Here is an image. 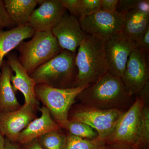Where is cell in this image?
<instances>
[{
  "label": "cell",
  "instance_id": "obj_1",
  "mask_svg": "<svg viewBox=\"0 0 149 149\" xmlns=\"http://www.w3.org/2000/svg\"><path fill=\"white\" fill-rule=\"evenodd\" d=\"M132 96L122 79L108 72L83 90L77 98L86 106L102 109H120L128 106Z\"/></svg>",
  "mask_w": 149,
  "mask_h": 149
},
{
  "label": "cell",
  "instance_id": "obj_2",
  "mask_svg": "<svg viewBox=\"0 0 149 149\" xmlns=\"http://www.w3.org/2000/svg\"><path fill=\"white\" fill-rule=\"evenodd\" d=\"M105 42L88 35L77 48L75 63L77 74L74 87L87 88L109 71Z\"/></svg>",
  "mask_w": 149,
  "mask_h": 149
},
{
  "label": "cell",
  "instance_id": "obj_3",
  "mask_svg": "<svg viewBox=\"0 0 149 149\" xmlns=\"http://www.w3.org/2000/svg\"><path fill=\"white\" fill-rule=\"evenodd\" d=\"M76 54L63 50L30 74L36 84L58 88H75L77 69Z\"/></svg>",
  "mask_w": 149,
  "mask_h": 149
},
{
  "label": "cell",
  "instance_id": "obj_4",
  "mask_svg": "<svg viewBox=\"0 0 149 149\" xmlns=\"http://www.w3.org/2000/svg\"><path fill=\"white\" fill-rule=\"evenodd\" d=\"M16 49L19 61L29 75L63 50L52 31L35 32L31 40L22 42Z\"/></svg>",
  "mask_w": 149,
  "mask_h": 149
},
{
  "label": "cell",
  "instance_id": "obj_5",
  "mask_svg": "<svg viewBox=\"0 0 149 149\" xmlns=\"http://www.w3.org/2000/svg\"><path fill=\"white\" fill-rule=\"evenodd\" d=\"M85 87L58 88L42 84L35 87L36 97L61 128L68 120L70 110Z\"/></svg>",
  "mask_w": 149,
  "mask_h": 149
},
{
  "label": "cell",
  "instance_id": "obj_6",
  "mask_svg": "<svg viewBox=\"0 0 149 149\" xmlns=\"http://www.w3.org/2000/svg\"><path fill=\"white\" fill-rule=\"evenodd\" d=\"M123 112L120 109H102L83 105L72 112L68 120L91 126L97 131L98 139L106 143Z\"/></svg>",
  "mask_w": 149,
  "mask_h": 149
},
{
  "label": "cell",
  "instance_id": "obj_7",
  "mask_svg": "<svg viewBox=\"0 0 149 149\" xmlns=\"http://www.w3.org/2000/svg\"><path fill=\"white\" fill-rule=\"evenodd\" d=\"M140 95L128 110L123 113L106 144L135 146L139 137L142 109L145 100H148Z\"/></svg>",
  "mask_w": 149,
  "mask_h": 149
},
{
  "label": "cell",
  "instance_id": "obj_8",
  "mask_svg": "<svg viewBox=\"0 0 149 149\" xmlns=\"http://www.w3.org/2000/svg\"><path fill=\"white\" fill-rule=\"evenodd\" d=\"M124 16L125 14L117 11L111 13L100 10L91 15L81 17L78 20L86 34L106 42L122 32Z\"/></svg>",
  "mask_w": 149,
  "mask_h": 149
},
{
  "label": "cell",
  "instance_id": "obj_9",
  "mask_svg": "<svg viewBox=\"0 0 149 149\" xmlns=\"http://www.w3.org/2000/svg\"><path fill=\"white\" fill-rule=\"evenodd\" d=\"M105 51L111 74L122 79L130 54L138 45L123 32L105 42Z\"/></svg>",
  "mask_w": 149,
  "mask_h": 149
},
{
  "label": "cell",
  "instance_id": "obj_10",
  "mask_svg": "<svg viewBox=\"0 0 149 149\" xmlns=\"http://www.w3.org/2000/svg\"><path fill=\"white\" fill-rule=\"evenodd\" d=\"M148 55L137 47L128 58L122 80L132 96L139 94L149 83Z\"/></svg>",
  "mask_w": 149,
  "mask_h": 149
},
{
  "label": "cell",
  "instance_id": "obj_11",
  "mask_svg": "<svg viewBox=\"0 0 149 149\" xmlns=\"http://www.w3.org/2000/svg\"><path fill=\"white\" fill-rule=\"evenodd\" d=\"M37 108L25 104L13 111L0 113V132L6 138L17 143L18 136L36 118Z\"/></svg>",
  "mask_w": 149,
  "mask_h": 149
},
{
  "label": "cell",
  "instance_id": "obj_12",
  "mask_svg": "<svg viewBox=\"0 0 149 149\" xmlns=\"http://www.w3.org/2000/svg\"><path fill=\"white\" fill-rule=\"evenodd\" d=\"M51 31L63 50L74 54L88 35L81 28L78 19L66 12Z\"/></svg>",
  "mask_w": 149,
  "mask_h": 149
},
{
  "label": "cell",
  "instance_id": "obj_13",
  "mask_svg": "<svg viewBox=\"0 0 149 149\" xmlns=\"http://www.w3.org/2000/svg\"><path fill=\"white\" fill-rule=\"evenodd\" d=\"M39 5L31 15L28 25L35 32L51 31L61 21L66 9L59 0H40Z\"/></svg>",
  "mask_w": 149,
  "mask_h": 149
},
{
  "label": "cell",
  "instance_id": "obj_14",
  "mask_svg": "<svg viewBox=\"0 0 149 149\" xmlns=\"http://www.w3.org/2000/svg\"><path fill=\"white\" fill-rule=\"evenodd\" d=\"M6 57L8 64L15 75L11 77V82L15 92L19 91L24 96V104H29L38 108L39 102L36 97L35 89L36 82L27 73L22 65L15 52H10Z\"/></svg>",
  "mask_w": 149,
  "mask_h": 149
},
{
  "label": "cell",
  "instance_id": "obj_15",
  "mask_svg": "<svg viewBox=\"0 0 149 149\" xmlns=\"http://www.w3.org/2000/svg\"><path fill=\"white\" fill-rule=\"evenodd\" d=\"M41 116L31 121L19 134L17 143L19 145L28 143L46 133L60 130L61 127L54 120L46 107L40 108Z\"/></svg>",
  "mask_w": 149,
  "mask_h": 149
},
{
  "label": "cell",
  "instance_id": "obj_16",
  "mask_svg": "<svg viewBox=\"0 0 149 149\" xmlns=\"http://www.w3.org/2000/svg\"><path fill=\"white\" fill-rule=\"evenodd\" d=\"M35 32L29 25L17 26L0 32V74L5 57L24 40L32 38Z\"/></svg>",
  "mask_w": 149,
  "mask_h": 149
},
{
  "label": "cell",
  "instance_id": "obj_17",
  "mask_svg": "<svg viewBox=\"0 0 149 149\" xmlns=\"http://www.w3.org/2000/svg\"><path fill=\"white\" fill-rule=\"evenodd\" d=\"M12 70L6 61L4 60L0 74V112H6L19 109V102L11 82L13 74Z\"/></svg>",
  "mask_w": 149,
  "mask_h": 149
},
{
  "label": "cell",
  "instance_id": "obj_18",
  "mask_svg": "<svg viewBox=\"0 0 149 149\" xmlns=\"http://www.w3.org/2000/svg\"><path fill=\"white\" fill-rule=\"evenodd\" d=\"M40 0H4L9 16L15 27L28 25L31 15Z\"/></svg>",
  "mask_w": 149,
  "mask_h": 149
},
{
  "label": "cell",
  "instance_id": "obj_19",
  "mask_svg": "<svg viewBox=\"0 0 149 149\" xmlns=\"http://www.w3.org/2000/svg\"><path fill=\"white\" fill-rule=\"evenodd\" d=\"M149 14L134 9L125 14L122 32L138 45L141 36L149 26Z\"/></svg>",
  "mask_w": 149,
  "mask_h": 149
},
{
  "label": "cell",
  "instance_id": "obj_20",
  "mask_svg": "<svg viewBox=\"0 0 149 149\" xmlns=\"http://www.w3.org/2000/svg\"><path fill=\"white\" fill-rule=\"evenodd\" d=\"M37 139L43 149H65L66 147L67 135L60 130L46 133Z\"/></svg>",
  "mask_w": 149,
  "mask_h": 149
},
{
  "label": "cell",
  "instance_id": "obj_21",
  "mask_svg": "<svg viewBox=\"0 0 149 149\" xmlns=\"http://www.w3.org/2000/svg\"><path fill=\"white\" fill-rule=\"evenodd\" d=\"M106 143L98 139L88 140L67 135V143L65 149H103Z\"/></svg>",
  "mask_w": 149,
  "mask_h": 149
},
{
  "label": "cell",
  "instance_id": "obj_22",
  "mask_svg": "<svg viewBox=\"0 0 149 149\" xmlns=\"http://www.w3.org/2000/svg\"><path fill=\"white\" fill-rule=\"evenodd\" d=\"M62 128L67 130L70 135L83 139L93 140L98 137L97 133L93 128L83 123L68 120Z\"/></svg>",
  "mask_w": 149,
  "mask_h": 149
},
{
  "label": "cell",
  "instance_id": "obj_23",
  "mask_svg": "<svg viewBox=\"0 0 149 149\" xmlns=\"http://www.w3.org/2000/svg\"><path fill=\"white\" fill-rule=\"evenodd\" d=\"M141 113V123L138 141L135 146L147 145L149 141V108L146 101Z\"/></svg>",
  "mask_w": 149,
  "mask_h": 149
},
{
  "label": "cell",
  "instance_id": "obj_24",
  "mask_svg": "<svg viewBox=\"0 0 149 149\" xmlns=\"http://www.w3.org/2000/svg\"><path fill=\"white\" fill-rule=\"evenodd\" d=\"M101 10V0H80L81 17L88 16Z\"/></svg>",
  "mask_w": 149,
  "mask_h": 149
},
{
  "label": "cell",
  "instance_id": "obj_25",
  "mask_svg": "<svg viewBox=\"0 0 149 149\" xmlns=\"http://www.w3.org/2000/svg\"><path fill=\"white\" fill-rule=\"evenodd\" d=\"M63 6L70 15L78 19L80 17V0H59Z\"/></svg>",
  "mask_w": 149,
  "mask_h": 149
},
{
  "label": "cell",
  "instance_id": "obj_26",
  "mask_svg": "<svg viewBox=\"0 0 149 149\" xmlns=\"http://www.w3.org/2000/svg\"><path fill=\"white\" fill-rule=\"evenodd\" d=\"M15 27L5 6L3 1L0 0V32L6 27Z\"/></svg>",
  "mask_w": 149,
  "mask_h": 149
},
{
  "label": "cell",
  "instance_id": "obj_27",
  "mask_svg": "<svg viewBox=\"0 0 149 149\" xmlns=\"http://www.w3.org/2000/svg\"><path fill=\"white\" fill-rule=\"evenodd\" d=\"M139 1V0H120L118 4L117 11L125 14L136 9Z\"/></svg>",
  "mask_w": 149,
  "mask_h": 149
},
{
  "label": "cell",
  "instance_id": "obj_28",
  "mask_svg": "<svg viewBox=\"0 0 149 149\" xmlns=\"http://www.w3.org/2000/svg\"><path fill=\"white\" fill-rule=\"evenodd\" d=\"M119 0H101V10L107 12L114 13L117 11Z\"/></svg>",
  "mask_w": 149,
  "mask_h": 149
},
{
  "label": "cell",
  "instance_id": "obj_29",
  "mask_svg": "<svg viewBox=\"0 0 149 149\" xmlns=\"http://www.w3.org/2000/svg\"><path fill=\"white\" fill-rule=\"evenodd\" d=\"M138 47L149 53V26L145 30L141 36L138 44Z\"/></svg>",
  "mask_w": 149,
  "mask_h": 149
},
{
  "label": "cell",
  "instance_id": "obj_30",
  "mask_svg": "<svg viewBox=\"0 0 149 149\" xmlns=\"http://www.w3.org/2000/svg\"><path fill=\"white\" fill-rule=\"evenodd\" d=\"M20 149H43L40 146L37 139L28 143L20 145Z\"/></svg>",
  "mask_w": 149,
  "mask_h": 149
},
{
  "label": "cell",
  "instance_id": "obj_31",
  "mask_svg": "<svg viewBox=\"0 0 149 149\" xmlns=\"http://www.w3.org/2000/svg\"><path fill=\"white\" fill-rule=\"evenodd\" d=\"M5 149H20V145L17 143L12 142L6 138Z\"/></svg>",
  "mask_w": 149,
  "mask_h": 149
},
{
  "label": "cell",
  "instance_id": "obj_32",
  "mask_svg": "<svg viewBox=\"0 0 149 149\" xmlns=\"http://www.w3.org/2000/svg\"><path fill=\"white\" fill-rule=\"evenodd\" d=\"M6 138L0 132V149H5Z\"/></svg>",
  "mask_w": 149,
  "mask_h": 149
},
{
  "label": "cell",
  "instance_id": "obj_33",
  "mask_svg": "<svg viewBox=\"0 0 149 149\" xmlns=\"http://www.w3.org/2000/svg\"><path fill=\"white\" fill-rule=\"evenodd\" d=\"M128 147L122 146H115L114 145V147H110L107 146V144L105 145L103 149H128Z\"/></svg>",
  "mask_w": 149,
  "mask_h": 149
},
{
  "label": "cell",
  "instance_id": "obj_34",
  "mask_svg": "<svg viewBox=\"0 0 149 149\" xmlns=\"http://www.w3.org/2000/svg\"><path fill=\"white\" fill-rule=\"evenodd\" d=\"M0 113H1V112H0Z\"/></svg>",
  "mask_w": 149,
  "mask_h": 149
}]
</instances>
